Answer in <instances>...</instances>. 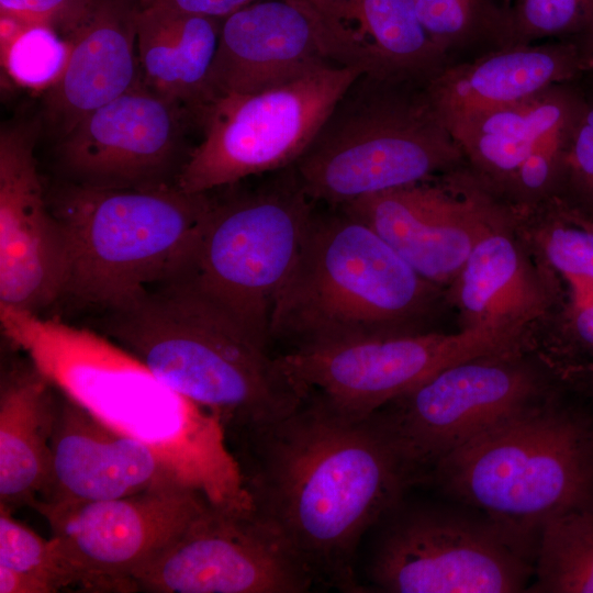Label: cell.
I'll return each mask as SVG.
<instances>
[{
    "mask_svg": "<svg viewBox=\"0 0 593 593\" xmlns=\"http://www.w3.org/2000/svg\"><path fill=\"white\" fill-rule=\"evenodd\" d=\"M246 478L255 512L314 581L358 591L354 558L366 532L401 503L413 478L371 415L346 418L314 396L255 432Z\"/></svg>",
    "mask_w": 593,
    "mask_h": 593,
    "instance_id": "6da1fadb",
    "label": "cell"
},
{
    "mask_svg": "<svg viewBox=\"0 0 593 593\" xmlns=\"http://www.w3.org/2000/svg\"><path fill=\"white\" fill-rule=\"evenodd\" d=\"M1 331L54 388L113 430L147 445L169 473L215 506L255 510L220 418L139 358L86 327L0 305Z\"/></svg>",
    "mask_w": 593,
    "mask_h": 593,
    "instance_id": "7a4b0ae2",
    "label": "cell"
},
{
    "mask_svg": "<svg viewBox=\"0 0 593 593\" xmlns=\"http://www.w3.org/2000/svg\"><path fill=\"white\" fill-rule=\"evenodd\" d=\"M102 334L165 384L249 435L305 400L278 356L180 278L103 310Z\"/></svg>",
    "mask_w": 593,
    "mask_h": 593,
    "instance_id": "3957f363",
    "label": "cell"
},
{
    "mask_svg": "<svg viewBox=\"0 0 593 593\" xmlns=\"http://www.w3.org/2000/svg\"><path fill=\"white\" fill-rule=\"evenodd\" d=\"M430 284L344 209L314 213L275 301L270 338L296 349L418 333Z\"/></svg>",
    "mask_w": 593,
    "mask_h": 593,
    "instance_id": "277c9868",
    "label": "cell"
},
{
    "mask_svg": "<svg viewBox=\"0 0 593 593\" xmlns=\"http://www.w3.org/2000/svg\"><path fill=\"white\" fill-rule=\"evenodd\" d=\"M208 193L176 184L59 188L48 203L67 245L63 296L107 310L181 275L212 204Z\"/></svg>",
    "mask_w": 593,
    "mask_h": 593,
    "instance_id": "5b68a950",
    "label": "cell"
},
{
    "mask_svg": "<svg viewBox=\"0 0 593 593\" xmlns=\"http://www.w3.org/2000/svg\"><path fill=\"white\" fill-rule=\"evenodd\" d=\"M430 472L454 500L537 539L547 521L593 502V432L550 398L471 440Z\"/></svg>",
    "mask_w": 593,
    "mask_h": 593,
    "instance_id": "8992f818",
    "label": "cell"
},
{
    "mask_svg": "<svg viewBox=\"0 0 593 593\" xmlns=\"http://www.w3.org/2000/svg\"><path fill=\"white\" fill-rule=\"evenodd\" d=\"M406 81L363 72L338 99L291 166L313 202L342 206L419 183L461 157L426 91Z\"/></svg>",
    "mask_w": 593,
    "mask_h": 593,
    "instance_id": "52a82bcc",
    "label": "cell"
},
{
    "mask_svg": "<svg viewBox=\"0 0 593 593\" xmlns=\"http://www.w3.org/2000/svg\"><path fill=\"white\" fill-rule=\"evenodd\" d=\"M313 215V201L291 167L251 191L212 199L193 254L176 278L268 346L275 301Z\"/></svg>",
    "mask_w": 593,
    "mask_h": 593,
    "instance_id": "ba28073f",
    "label": "cell"
},
{
    "mask_svg": "<svg viewBox=\"0 0 593 593\" xmlns=\"http://www.w3.org/2000/svg\"><path fill=\"white\" fill-rule=\"evenodd\" d=\"M363 72L327 63L257 92L206 100L192 113L200 120L202 138L186 157L176 186L188 193H208L291 167Z\"/></svg>",
    "mask_w": 593,
    "mask_h": 593,
    "instance_id": "9c48e42d",
    "label": "cell"
},
{
    "mask_svg": "<svg viewBox=\"0 0 593 593\" xmlns=\"http://www.w3.org/2000/svg\"><path fill=\"white\" fill-rule=\"evenodd\" d=\"M371 553L368 577L390 593H513L534 575L536 539L485 515L396 505Z\"/></svg>",
    "mask_w": 593,
    "mask_h": 593,
    "instance_id": "30bf717a",
    "label": "cell"
},
{
    "mask_svg": "<svg viewBox=\"0 0 593 593\" xmlns=\"http://www.w3.org/2000/svg\"><path fill=\"white\" fill-rule=\"evenodd\" d=\"M507 351L445 367L372 414L413 479L550 398L539 371Z\"/></svg>",
    "mask_w": 593,
    "mask_h": 593,
    "instance_id": "8fae6325",
    "label": "cell"
},
{
    "mask_svg": "<svg viewBox=\"0 0 593 593\" xmlns=\"http://www.w3.org/2000/svg\"><path fill=\"white\" fill-rule=\"evenodd\" d=\"M510 340L503 326L480 324L455 335L418 332L296 348L278 360L305 398L357 421L445 367L511 349Z\"/></svg>",
    "mask_w": 593,
    "mask_h": 593,
    "instance_id": "7c38bea8",
    "label": "cell"
},
{
    "mask_svg": "<svg viewBox=\"0 0 593 593\" xmlns=\"http://www.w3.org/2000/svg\"><path fill=\"white\" fill-rule=\"evenodd\" d=\"M210 503L179 482L113 500L32 508L48 523L54 549L76 585L133 592L137 570L170 546Z\"/></svg>",
    "mask_w": 593,
    "mask_h": 593,
    "instance_id": "4fadbf2b",
    "label": "cell"
},
{
    "mask_svg": "<svg viewBox=\"0 0 593 593\" xmlns=\"http://www.w3.org/2000/svg\"><path fill=\"white\" fill-rule=\"evenodd\" d=\"M133 580L138 590L154 593H303L315 582L255 511L211 503Z\"/></svg>",
    "mask_w": 593,
    "mask_h": 593,
    "instance_id": "5bb4252c",
    "label": "cell"
},
{
    "mask_svg": "<svg viewBox=\"0 0 593 593\" xmlns=\"http://www.w3.org/2000/svg\"><path fill=\"white\" fill-rule=\"evenodd\" d=\"M181 105L143 83L81 118L61 138L57 160L69 182L110 189L176 184Z\"/></svg>",
    "mask_w": 593,
    "mask_h": 593,
    "instance_id": "9a60e30c",
    "label": "cell"
},
{
    "mask_svg": "<svg viewBox=\"0 0 593 593\" xmlns=\"http://www.w3.org/2000/svg\"><path fill=\"white\" fill-rule=\"evenodd\" d=\"M38 126L0 133V305L40 314L64 294L68 255L34 155Z\"/></svg>",
    "mask_w": 593,
    "mask_h": 593,
    "instance_id": "2e32d148",
    "label": "cell"
},
{
    "mask_svg": "<svg viewBox=\"0 0 593 593\" xmlns=\"http://www.w3.org/2000/svg\"><path fill=\"white\" fill-rule=\"evenodd\" d=\"M327 63L351 66L326 11L312 0H259L222 20L200 104L257 92Z\"/></svg>",
    "mask_w": 593,
    "mask_h": 593,
    "instance_id": "e0dca14e",
    "label": "cell"
},
{
    "mask_svg": "<svg viewBox=\"0 0 593 593\" xmlns=\"http://www.w3.org/2000/svg\"><path fill=\"white\" fill-rule=\"evenodd\" d=\"M452 191L423 181L338 208L371 227L422 278L438 282L459 272L477 242L491 231L482 199Z\"/></svg>",
    "mask_w": 593,
    "mask_h": 593,
    "instance_id": "ac0fdd59",
    "label": "cell"
},
{
    "mask_svg": "<svg viewBox=\"0 0 593 593\" xmlns=\"http://www.w3.org/2000/svg\"><path fill=\"white\" fill-rule=\"evenodd\" d=\"M51 447V478L32 507L113 500L179 482L147 445L113 430L60 393Z\"/></svg>",
    "mask_w": 593,
    "mask_h": 593,
    "instance_id": "d6986e66",
    "label": "cell"
},
{
    "mask_svg": "<svg viewBox=\"0 0 593 593\" xmlns=\"http://www.w3.org/2000/svg\"><path fill=\"white\" fill-rule=\"evenodd\" d=\"M137 0H97L68 38L70 54L45 99L46 122L60 138L85 115L142 83Z\"/></svg>",
    "mask_w": 593,
    "mask_h": 593,
    "instance_id": "ffe728a7",
    "label": "cell"
},
{
    "mask_svg": "<svg viewBox=\"0 0 593 593\" xmlns=\"http://www.w3.org/2000/svg\"><path fill=\"white\" fill-rule=\"evenodd\" d=\"M500 47L428 78L425 91L443 123L529 99L593 65L572 43Z\"/></svg>",
    "mask_w": 593,
    "mask_h": 593,
    "instance_id": "44dd1931",
    "label": "cell"
},
{
    "mask_svg": "<svg viewBox=\"0 0 593 593\" xmlns=\"http://www.w3.org/2000/svg\"><path fill=\"white\" fill-rule=\"evenodd\" d=\"M58 398V391L29 360L2 373L0 508L32 507L46 488Z\"/></svg>",
    "mask_w": 593,
    "mask_h": 593,
    "instance_id": "7402d4cb",
    "label": "cell"
},
{
    "mask_svg": "<svg viewBox=\"0 0 593 593\" xmlns=\"http://www.w3.org/2000/svg\"><path fill=\"white\" fill-rule=\"evenodd\" d=\"M336 22L351 66L377 77L430 78L446 53L427 33L414 0H312Z\"/></svg>",
    "mask_w": 593,
    "mask_h": 593,
    "instance_id": "603a6c76",
    "label": "cell"
},
{
    "mask_svg": "<svg viewBox=\"0 0 593 593\" xmlns=\"http://www.w3.org/2000/svg\"><path fill=\"white\" fill-rule=\"evenodd\" d=\"M583 104L558 85L521 102L444 124L472 164L489 176L510 181L534 152L573 124Z\"/></svg>",
    "mask_w": 593,
    "mask_h": 593,
    "instance_id": "cb8c5ba5",
    "label": "cell"
},
{
    "mask_svg": "<svg viewBox=\"0 0 593 593\" xmlns=\"http://www.w3.org/2000/svg\"><path fill=\"white\" fill-rule=\"evenodd\" d=\"M222 20L138 8L136 44L142 83L189 113L202 102Z\"/></svg>",
    "mask_w": 593,
    "mask_h": 593,
    "instance_id": "d4e9b609",
    "label": "cell"
},
{
    "mask_svg": "<svg viewBox=\"0 0 593 593\" xmlns=\"http://www.w3.org/2000/svg\"><path fill=\"white\" fill-rule=\"evenodd\" d=\"M527 592L593 593V502L541 526Z\"/></svg>",
    "mask_w": 593,
    "mask_h": 593,
    "instance_id": "484cf974",
    "label": "cell"
},
{
    "mask_svg": "<svg viewBox=\"0 0 593 593\" xmlns=\"http://www.w3.org/2000/svg\"><path fill=\"white\" fill-rule=\"evenodd\" d=\"M459 300L465 310L493 324V317L517 307L526 286L522 262L508 237L492 230L482 236L459 271ZM503 326V325H501Z\"/></svg>",
    "mask_w": 593,
    "mask_h": 593,
    "instance_id": "4316f807",
    "label": "cell"
},
{
    "mask_svg": "<svg viewBox=\"0 0 593 593\" xmlns=\"http://www.w3.org/2000/svg\"><path fill=\"white\" fill-rule=\"evenodd\" d=\"M1 56L5 71L19 85L51 88L61 76L70 43L53 29L26 25L1 15Z\"/></svg>",
    "mask_w": 593,
    "mask_h": 593,
    "instance_id": "83f0119b",
    "label": "cell"
},
{
    "mask_svg": "<svg viewBox=\"0 0 593 593\" xmlns=\"http://www.w3.org/2000/svg\"><path fill=\"white\" fill-rule=\"evenodd\" d=\"M427 33L445 52L478 40L503 45L506 0H414Z\"/></svg>",
    "mask_w": 593,
    "mask_h": 593,
    "instance_id": "f1b7e54d",
    "label": "cell"
},
{
    "mask_svg": "<svg viewBox=\"0 0 593 593\" xmlns=\"http://www.w3.org/2000/svg\"><path fill=\"white\" fill-rule=\"evenodd\" d=\"M582 33L593 37V0H506L502 46Z\"/></svg>",
    "mask_w": 593,
    "mask_h": 593,
    "instance_id": "f546056e",
    "label": "cell"
},
{
    "mask_svg": "<svg viewBox=\"0 0 593 593\" xmlns=\"http://www.w3.org/2000/svg\"><path fill=\"white\" fill-rule=\"evenodd\" d=\"M0 566L33 574L52 584L57 592L77 586L51 538L41 537L5 508H0Z\"/></svg>",
    "mask_w": 593,
    "mask_h": 593,
    "instance_id": "4dcf8cb0",
    "label": "cell"
},
{
    "mask_svg": "<svg viewBox=\"0 0 593 593\" xmlns=\"http://www.w3.org/2000/svg\"><path fill=\"white\" fill-rule=\"evenodd\" d=\"M97 0H0V15L53 29L66 40L87 19Z\"/></svg>",
    "mask_w": 593,
    "mask_h": 593,
    "instance_id": "1f68e13d",
    "label": "cell"
},
{
    "mask_svg": "<svg viewBox=\"0 0 593 593\" xmlns=\"http://www.w3.org/2000/svg\"><path fill=\"white\" fill-rule=\"evenodd\" d=\"M563 176H568L593 205V105L583 104L572 126Z\"/></svg>",
    "mask_w": 593,
    "mask_h": 593,
    "instance_id": "d6a6232c",
    "label": "cell"
},
{
    "mask_svg": "<svg viewBox=\"0 0 593 593\" xmlns=\"http://www.w3.org/2000/svg\"><path fill=\"white\" fill-rule=\"evenodd\" d=\"M259 0H137L139 8H160L223 20Z\"/></svg>",
    "mask_w": 593,
    "mask_h": 593,
    "instance_id": "836d02e7",
    "label": "cell"
},
{
    "mask_svg": "<svg viewBox=\"0 0 593 593\" xmlns=\"http://www.w3.org/2000/svg\"><path fill=\"white\" fill-rule=\"evenodd\" d=\"M48 582L26 572L0 566V593H55Z\"/></svg>",
    "mask_w": 593,
    "mask_h": 593,
    "instance_id": "e575fe53",
    "label": "cell"
},
{
    "mask_svg": "<svg viewBox=\"0 0 593 593\" xmlns=\"http://www.w3.org/2000/svg\"><path fill=\"white\" fill-rule=\"evenodd\" d=\"M584 371H585L586 373H590V374H591V377H592V382H593V367L590 368V369H586V370H584Z\"/></svg>",
    "mask_w": 593,
    "mask_h": 593,
    "instance_id": "d590c367",
    "label": "cell"
},
{
    "mask_svg": "<svg viewBox=\"0 0 593 593\" xmlns=\"http://www.w3.org/2000/svg\"><path fill=\"white\" fill-rule=\"evenodd\" d=\"M590 41H591V44H592V47H593V37ZM591 55H592V58H593V52L591 53Z\"/></svg>",
    "mask_w": 593,
    "mask_h": 593,
    "instance_id": "8d00e7d4",
    "label": "cell"
}]
</instances>
